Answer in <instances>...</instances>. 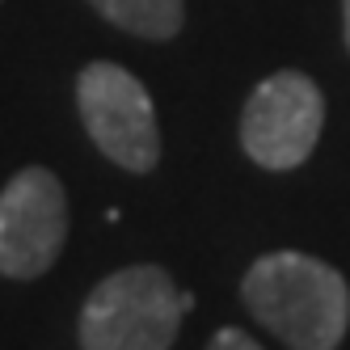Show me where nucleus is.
Listing matches in <instances>:
<instances>
[{
	"label": "nucleus",
	"instance_id": "423d86ee",
	"mask_svg": "<svg viewBox=\"0 0 350 350\" xmlns=\"http://www.w3.org/2000/svg\"><path fill=\"white\" fill-rule=\"evenodd\" d=\"M106 21L139 38H173L182 30V0H89Z\"/></svg>",
	"mask_w": 350,
	"mask_h": 350
},
{
	"label": "nucleus",
	"instance_id": "0eeeda50",
	"mask_svg": "<svg viewBox=\"0 0 350 350\" xmlns=\"http://www.w3.org/2000/svg\"><path fill=\"white\" fill-rule=\"evenodd\" d=\"M207 350H262V346L249 338V334H241V329H219Z\"/></svg>",
	"mask_w": 350,
	"mask_h": 350
},
{
	"label": "nucleus",
	"instance_id": "39448f33",
	"mask_svg": "<svg viewBox=\"0 0 350 350\" xmlns=\"http://www.w3.org/2000/svg\"><path fill=\"white\" fill-rule=\"evenodd\" d=\"M68 241V198L51 169L30 165L0 190V274L38 279Z\"/></svg>",
	"mask_w": 350,
	"mask_h": 350
},
{
	"label": "nucleus",
	"instance_id": "20e7f679",
	"mask_svg": "<svg viewBox=\"0 0 350 350\" xmlns=\"http://www.w3.org/2000/svg\"><path fill=\"white\" fill-rule=\"evenodd\" d=\"M325 127V97L304 72H274L245 102L241 148L262 169H295L312 157Z\"/></svg>",
	"mask_w": 350,
	"mask_h": 350
},
{
	"label": "nucleus",
	"instance_id": "7ed1b4c3",
	"mask_svg": "<svg viewBox=\"0 0 350 350\" xmlns=\"http://www.w3.org/2000/svg\"><path fill=\"white\" fill-rule=\"evenodd\" d=\"M77 106L89 139L102 152L131 169L148 173L161 161V131L148 89L118 64H89L77 77Z\"/></svg>",
	"mask_w": 350,
	"mask_h": 350
},
{
	"label": "nucleus",
	"instance_id": "f257e3e1",
	"mask_svg": "<svg viewBox=\"0 0 350 350\" xmlns=\"http://www.w3.org/2000/svg\"><path fill=\"white\" fill-rule=\"evenodd\" d=\"M241 295L254 321L291 350H338L346 338L350 291L342 274L321 258L295 249L266 254L249 266Z\"/></svg>",
	"mask_w": 350,
	"mask_h": 350
},
{
	"label": "nucleus",
	"instance_id": "f03ea898",
	"mask_svg": "<svg viewBox=\"0 0 350 350\" xmlns=\"http://www.w3.org/2000/svg\"><path fill=\"white\" fill-rule=\"evenodd\" d=\"M194 295L178 291L161 266H127L102 279L81 308L85 350H169Z\"/></svg>",
	"mask_w": 350,
	"mask_h": 350
},
{
	"label": "nucleus",
	"instance_id": "6e6552de",
	"mask_svg": "<svg viewBox=\"0 0 350 350\" xmlns=\"http://www.w3.org/2000/svg\"><path fill=\"white\" fill-rule=\"evenodd\" d=\"M342 17H346V46H350V0H342Z\"/></svg>",
	"mask_w": 350,
	"mask_h": 350
}]
</instances>
